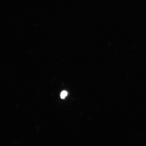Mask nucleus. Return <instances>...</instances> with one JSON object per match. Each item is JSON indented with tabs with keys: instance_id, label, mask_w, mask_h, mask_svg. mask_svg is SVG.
Instances as JSON below:
<instances>
[{
	"instance_id": "f257e3e1",
	"label": "nucleus",
	"mask_w": 146,
	"mask_h": 146,
	"mask_svg": "<svg viewBox=\"0 0 146 146\" xmlns=\"http://www.w3.org/2000/svg\"><path fill=\"white\" fill-rule=\"evenodd\" d=\"M67 95H68V92L66 91H63L60 94V98L62 99H64L67 96Z\"/></svg>"
}]
</instances>
